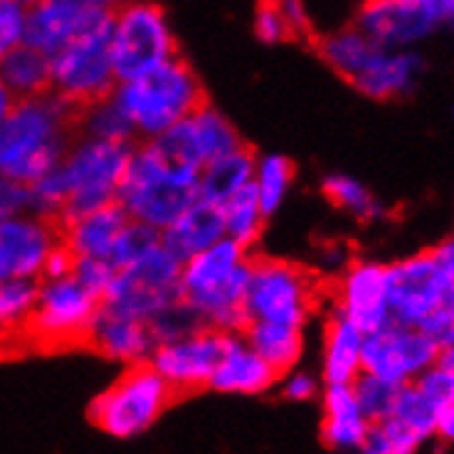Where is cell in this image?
<instances>
[{"label":"cell","mask_w":454,"mask_h":454,"mask_svg":"<svg viewBox=\"0 0 454 454\" xmlns=\"http://www.w3.org/2000/svg\"><path fill=\"white\" fill-rule=\"evenodd\" d=\"M278 383V372L267 364L254 347L239 336L229 333L223 353L212 372L209 386L221 394H239V396H256L270 391Z\"/></svg>","instance_id":"21"},{"label":"cell","mask_w":454,"mask_h":454,"mask_svg":"<svg viewBox=\"0 0 454 454\" xmlns=\"http://www.w3.org/2000/svg\"><path fill=\"white\" fill-rule=\"evenodd\" d=\"M77 136V108L56 91L14 99L0 121V176L31 184L59 166Z\"/></svg>","instance_id":"2"},{"label":"cell","mask_w":454,"mask_h":454,"mask_svg":"<svg viewBox=\"0 0 454 454\" xmlns=\"http://www.w3.org/2000/svg\"><path fill=\"white\" fill-rule=\"evenodd\" d=\"M25 9L20 0H0V61L25 39Z\"/></svg>","instance_id":"41"},{"label":"cell","mask_w":454,"mask_h":454,"mask_svg":"<svg viewBox=\"0 0 454 454\" xmlns=\"http://www.w3.org/2000/svg\"><path fill=\"white\" fill-rule=\"evenodd\" d=\"M176 391L157 375L149 361L129 364L116 383L94 396L89 421L116 441L138 438L176 403Z\"/></svg>","instance_id":"6"},{"label":"cell","mask_w":454,"mask_h":454,"mask_svg":"<svg viewBox=\"0 0 454 454\" xmlns=\"http://www.w3.org/2000/svg\"><path fill=\"white\" fill-rule=\"evenodd\" d=\"M77 132H83V136H94V138L136 144V136H132L129 121L124 119L121 108H119L111 94L83 105V108H77Z\"/></svg>","instance_id":"35"},{"label":"cell","mask_w":454,"mask_h":454,"mask_svg":"<svg viewBox=\"0 0 454 454\" xmlns=\"http://www.w3.org/2000/svg\"><path fill=\"white\" fill-rule=\"evenodd\" d=\"M254 160H256V154L246 144L226 152V154L207 160V163L199 168V196L221 207L237 191H243L251 184Z\"/></svg>","instance_id":"27"},{"label":"cell","mask_w":454,"mask_h":454,"mask_svg":"<svg viewBox=\"0 0 454 454\" xmlns=\"http://www.w3.org/2000/svg\"><path fill=\"white\" fill-rule=\"evenodd\" d=\"M319 298L323 289L306 267L273 256H251L246 292L248 319L306 328L319 309Z\"/></svg>","instance_id":"8"},{"label":"cell","mask_w":454,"mask_h":454,"mask_svg":"<svg viewBox=\"0 0 454 454\" xmlns=\"http://www.w3.org/2000/svg\"><path fill=\"white\" fill-rule=\"evenodd\" d=\"M421 4L435 14L441 25H451L454 20V0H421Z\"/></svg>","instance_id":"46"},{"label":"cell","mask_w":454,"mask_h":454,"mask_svg":"<svg viewBox=\"0 0 454 454\" xmlns=\"http://www.w3.org/2000/svg\"><path fill=\"white\" fill-rule=\"evenodd\" d=\"M278 378H281V394H284V399H289V403H309V399L319 396V380L314 375H309V372H301L292 366Z\"/></svg>","instance_id":"43"},{"label":"cell","mask_w":454,"mask_h":454,"mask_svg":"<svg viewBox=\"0 0 454 454\" xmlns=\"http://www.w3.org/2000/svg\"><path fill=\"white\" fill-rule=\"evenodd\" d=\"M111 12L91 9L80 0H39L25 14V44H31L47 56L59 52L72 39L91 31Z\"/></svg>","instance_id":"19"},{"label":"cell","mask_w":454,"mask_h":454,"mask_svg":"<svg viewBox=\"0 0 454 454\" xmlns=\"http://www.w3.org/2000/svg\"><path fill=\"white\" fill-rule=\"evenodd\" d=\"M199 196V171L168 160L152 141L132 144L116 204L129 221L163 231Z\"/></svg>","instance_id":"5"},{"label":"cell","mask_w":454,"mask_h":454,"mask_svg":"<svg viewBox=\"0 0 454 454\" xmlns=\"http://www.w3.org/2000/svg\"><path fill=\"white\" fill-rule=\"evenodd\" d=\"M226 339L229 333L218 328L199 325L188 333L157 341L149 356V364L176 391V396L193 394L209 386V378L215 372Z\"/></svg>","instance_id":"14"},{"label":"cell","mask_w":454,"mask_h":454,"mask_svg":"<svg viewBox=\"0 0 454 454\" xmlns=\"http://www.w3.org/2000/svg\"><path fill=\"white\" fill-rule=\"evenodd\" d=\"M369 419L356 403L350 383L325 386L323 391V443L333 451H361Z\"/></svg>","instance_id":"25"},{"label":"cell","mask_w":454,"mask_h":454,"mask_svg":"<svg viewBox=\"0 0 454 454\" xmlns=\"http://www.w3.org/2000/svg\"><path fill=\"white\" fill-rule=\"evenodd\" d=\"M449 405H454V403H449ZM449 405H438L435 399L427 396L416 383H405V386H399L396 405H394L391 416L403 421L424 446L427 441H435L438 419Z\"/></svg>","instance_id":"32"},{"label":"cell","mask_w":454,"mask_h":454,"mask_svg":"<svg viewBox=\"0 0 454 454\" xmlns=\"http://www.w3.org/2000/svg\"><path fill=\"white\" fill-rule=\"evenodd\" d=\"M323 196L333 207L347 212V215L358 218L361 223L380 221L386 215V207L380 204V199L372 193L364 182L347 176V174H328L323 179Z\"/></svg>","instance_id":"34"},{"label":"cell","mask_w":454,"mask_h":454,"mask_svg":"<svg viewBox=\"0 0 454 454\" xmlns=\"http://www.w3.org/2000/svg\"><path fill=\"white\" fill-rule=\"evenodd\" d=\"M31 209V191L28 184L0 176V218L20 215V212Z\"/></svg>","instance_id":"44"},{"label":"cell","mask_w":454,"mask_h":454,"mask_svg":"<svg viewBox=\"0 0 454 454\" xmlns=\"http://www.w3.org/2000/svg\"><path fill=\"white\" fill-rule=\"evenodd\" d=\"M251 273V248L223 237L182 262L179 295L201 325L239 333L248 323L246 292Z\"/></svg>","instance_id":"3"},{"label":"cell","mask_w":454,"mask_h":454,"mask_svg":"<svg viewBox=\"0 0 454 454\" xmlns=\"http://www.w3.org/2000/svg\"><path fill=\"white\" fill-rule=\"evenodd\" d=\"M111 56L119 80H132L179 56L168 14L154 0H124L111 12Z\"/></svg>","instance_id":"9"},{"label":"cell","mask_w":454,"mask_h":454,"mask_svg":"<svg viewBox=\"0 0 454 454\" xmlns=\"http://www.w3.org/2000/svg\"><path fill=\"white\" fill-rule=\"evenodd\" d=\"M276 6L286 22L289 36H306L311 31V17L306 9V0H276Z\"/></svg>","instance_id":"45"},{"label":"cell","mask_w":454,"mask_h":454,"mask_svg":"<svg viewBox=\"0 0 454 454\" xmlns=\"http://www.w3.org/2000/svg\"><path fill=\"white\" fill-rule=\"evenodd\" d=\"M12 105H14V94L6 89L4 80H0V121L6 119V114L12 111Z\"/></svg>","instance_id":"47"},{"label":"cell","mask_w":454,"mask_h":454,"mask_svg":"<svg viewBox=\"0 0 454 454\" xmlns=\"http://www.w3.org/2000/svg\"><path fill=\"white\" fill-rule=\"evenodd\" d=\"M99 311V298L86 289L72 273L36 281L34 311L25 325V336L44 350L86 344L91 319Z\"/></svg>","instance_id":"11"},{"label":"cell","mask_w":454,"mask_h":454,"mask_svg":"<svg viewBox=\"0 0 454 454\" xmlns=\"http://www.w3.org/2000/svg\"><path fill=\"white\" fill-rule=\"evenodd\" d=\"M152 144L174 163L199 171L207 160L243 146L246 141L215 105L201 102L191 116H184L166 132H160L157 138H152Z\"/></svg>","instance_id":"15"},{"label":"cell","mask_w":454,"mask_h":454,"mask_svg":"<svg viewBox=\"0 0 454 454\" xmlns=\"http://www.w3.org/2000/svg\"><path fill=\"white\" fill-rule=\"evenodd\" d=\"M0 80L14 94V99L39 97L50 91V56L31 44H17L9 56L0 61Z\"/></svg>","instance_id":"30"},{"label":"cell","mask_w":454,"mask_h":454,"mask_svg":"<svg viewBox=\"0 0 454 454\" xmlns=\"http://www.w3.org/2000/svg\"><path fill=\"white\" fill-rule=\"evenodd\" d=\"M160 246V231L146 226V223H138V221H127V226L121 229L116 246L111 251V262L116 267H127L132 262H138L141 256H146L152 248Z\"/></svg>","instance_id":"39"},{"label":"cell","mask_w":454,"mask_h":454,"mask_svg":"<svg viewBox=\"0 0 454 454\" xmlns=\"http://www.w3.org/2000/svg\"><path fill=\"white\" fill-rule=\"evenodd\" d=\"M221 215H223V231L229 239H234V243H239L243 248H254L259 243L267 215L262 212L251 184L243 191H237L231 199L221 204Z\"/></svg>","instance_id":"33"},{"label":"cell","mask_w":454,"mask_h":454,"mask_svg":"<svg viewBox=\"0 0 454 454\" xmlns=\"http://www.w3.org/2000/svg\"><path fill=\"white\" fill-rule=\"evenodd\" d=\"M350 386L356 394V403L364 411V416L369 419V424L391 416V411L396 405V394H399L396 383L372 375V372H358Z\"/></svg>","instance_id":"37"},{"label":"cell","mask_w":454,"mask_h":454,"mask_svg":"<svg viewBox=\"0 0 454 454\" xmlns=\"http://www.w3.org/2000/svg\"><path fill=\"white\" fill-rule=\"evenodd\" d=\"M36 301V281L31 278H14L0 281V336L25 333L28 317Z\"/></svg>","instance_id":"36"},{"label":"cell","mask_w":454,"mask_h":454,"mask_svg":"<svg viewBox=\"0 0 454 454\" xmlns=\"http://www.w3.org/2000/svg\"><path fill=\"white\" fill-rule=\"evenodd\" d=\"M72 276L91 289L94 295L102 301V295L108 292V286L116 278V264L111 259H97V256H74L72 262Z\"/></svg>","instance_id":"40"},{"label":"cell","mask_w":454,"mask_h":454,"mask_svg":"<svg viewBox=\"0 0 454 454\" xmlns=\"http://www.w3.org/2000/svg\"><path fill=\"white\" fill-rule=\"evenodd\" d=\"M127 212L114 201L102 204L97 209L80 212L59 223L61 229V243L72 256H97V259H111V251L121 229L127 226Z\"/></svg>","instance_id":"22"},{"label":"cell","mask_w":454,"mask_h":454,"mask_svg":"<svg viewBox=\"0 0 454 454\" xmlns=\"http://www.w3.org/2000/svg\"><path fill=\"white\" fill-rule=\"evenodd\" d=\"M333 311L344 314L364 333L386 325L391 319L386 292V264L372 259H350L331 289Z\"/></svg>","instance_id":"17"},{"label":"cell","mask_w":454,"mask_h":454,"mask_svg":"<svg viewBox=\"0 0 454 454\" xmlns=\"http://www.w3.org/2000/svg\"><path fill=\"white\" fill-rule=\"evenodd\" d=\"M179 270L182 262L160 243L146 256L127 267H116V278L102 295V306L144 319L149 325L157 314L179 303Z\"/></svg>","instance_id":"12"},{"label":"cell","mask_w":454,"mask_h":454,"mask_svg":"<svg viewBox=\"0 0 454 454\" xmlns=\"http://www.w3.org/2000/svg\"><path fill=\"white\" fill-rule=\"evenodd\" d=\"M86 344L99 356L129 366L149 361L157 341L144 319H136L99 303V311L91 319V328L86 333Z\"/></svg>","instance_id":"20"},{"label":"cell","mask_w":454,"mask_h":454,"mask_svg":"<svg viewBox=\"0 0 454 454\" xmlns=\"http://www.w3.org/2000/svg\"><path fill=\"white\" fill-rule=\"evenodd\" d=\"M419 449H421V441L394 416L372 421L364 438V446H361V451H369V454H413Z\"/></svg>","instance_id":"38"},{"label":"cell","mask_w":454,"mask_h":454,"mask_svg":"<svg viewBox=\"0 0 454 454\" xmlns=\"http://www.w3.org/2000/svg\"><path fill=\"white\" fill-rule=\"evenodd\" d=\"M129 152V141H108L77 132L59 166L28 184L31 209L61 223L80 212L114 204Z\"/></svg>","instance_id":"1"},{"label":"cell","mask_w":454,"mask_h":454,"mask_svg":"<svg viewBox=\"0 0 454 454\" xmlns=\"http://www.w3.org/2000/svg\"><path fill=\"white\" fill-rule=\"evenodd\" d=\"M254 350L270 364L278 375L298 366L303 358V328L295 325H281V323H259V319H248L246 328L239 331Z\"/></svg>","instance_id":"29"},{"label":"cell","mask_w":454,"mask_h":454,"mask_svg":"<svg viewBox=\"0 0 454 454\" xmlns=\"http://www.w3.org/2000/svg\"><path fill=\"white\" fill-rule=\"evenodd\" d=\"M364 331L350 323L344 314L331 309V317L325 323L323 336V383H353L361 372V356H364Z\"/></svg>","instance_id":"26"},{"label":"cell","mask_w":454,"mask_h":454,"mask_svg":"<svg viewBox=\"0 0 454 454\" xmlns=\"http://www.w3.org/2000/svg\"><path fill=\"white\" fill-rule=\"evenodd\" d=\"M50 91H56L74 108L108 97L119 77L111 56V14L91 31L72 39L50 56Z\"/></svg>","instance_id":"10"},{"label":"cell","mask_w":454,"mask_h":454,"mask_svg":"<svg viewBox=\"0 0 454 454\" xmlns=\"http://www.w3.org/2000/svg\"><path fill=\"white\" fill-rule=\"evenodd\" d=\"M292 182H295V166L284 154H262L254 160V176L251 188L256 193V201L267 218H273L284 207Z\"/></svg>","instance_id":"31"},{"label":"cell","mask_w":454,"mask_h":454,"mask_svg":"<svg viewBox=\"0 0 454 454\" xmlns=\"http://www.w3.org/2000/svg\"><path fill=\"white\" fill-rule=\"evenodd\" d=\"M421 59L413 50H386L380 47L372 64L353 80V89H358L369 99H399L408 97L419 77H421Z\"/></svg>","instance_id":"24"},{"label":"cell","mask_w":454,"mask_h":454,"mask_svg":"<svg viewBox=\"0 0 454 454\" xmlns=\"http://www.w3.org/2000/svg\"><path fill=\"white\" fill-rule=\"evenodd\" d=\"M223 237L226 231H223L221 207L196 196L163 231H160V243H163L179 262H184Z\"/></svg>","instance_id":"23"},{"label":"cell","mask_w":454,"mask_h":454,"mask_svg":"<svg viewBox=\"0 0 454 454\" xmlns=\"http://www.w3.org/2000/svg\"><path fill=\"white\" fill-rule=\"evenodd\" d=\"M386 292L391 319L421 325L427 317L454 306V243L443 239L435 248L386 264Z\"/></svg>","instance_id":"7"},{"label":"cell","mask_w":454,"mask_h":454,"mask_svg":"<svg viewBox=\"0 0 454 454\" xmlns=\"http://www.w3.org/2000/svg\"><path fill=\"white\" fill-rule=\"evenodd\" d=\"M136 141H152L207 102L204 86L193 67L174 56L132 80H119L111 91Z\"/></svg>","instance_id":"4"},{"label":"cell","mask_w":454,"mask_h":454,"mask_svg":"<svg viewBox=\"0 0 454 454\" xmlns=\"http://www.w3.org/2000/svg\"><path fill=\"white\" fill-rule=\"evenodd\" d=\"M254 31L264 44H278L284 39H289V28L276 6V0H262L256 17H254Z\"/></svg>","instance_id":"42"},{"label":"cell","mask_w":454,"mask_h":454,"mask_svg":"<svg viewBox=\"0 0 454 454\" xmlns=\"http://www.w3.org/2000/svg\"><path fill=\"white\" fill-rule=\"evenodd\" d=\"M20 4H22L25 9H28V6H34V4H39V0H20Z\"/></svg>","instance_id":"49"},{"label":"cell","mask_w":454,"mask_h":454,"mask_svg":"<svg viewBox=\"0 0 454 454\" xmlns=\"http://www.w3.org/2000/svg\"><path fill=\"white\" fill-rule=\"evenodd\" d=\"M443 347L421 328L388 319L386 325L364 336L361 372L386 378L396 386L413 383L427 366L438 361Z\"/></svg>","instance_id":"13"},{"label":"cell","mask_w":454,"mask_h":454,"mask_svg":"<svg viewBox=\"0 0 454 454\" xmlns=\"http://www.w3.org/2000/svg\"><path fill=\"white\" fill-rule=\"evenodd\" d=\"M80 4H86L91 9H99V12H114L116 6L124 4V0H80Z\"/></svg>","instance_id":"48"},{"label":"cell","mask_w":454,"mask_h":454,"mask_svg":"<svg viewBox=\"0 0 454 454\" xmlns=\"http://www.w3.org/2000/svg\"><path fill=\"white\" fill-rule=\"evenodd\" d=\"M353 25L386 50H413L441 28L421 0H364Z\"/></svg>","instance_id":"18"},{"label":"cell","mask_w":454,"mask_h":454,"mask_svg":"<svg viewBox=\"0 0 454 454\" xmlns=\"http://www.w3.org/2000/svg\"><path fill=\"white\" fill-rule=\"evenodd\" d=\"M378 44L372 42L358 25H347V28L331 31L317 42V52L341 80L353 83V80L372 64L378 56Z\"/></svg>","instance_id":"28"},{"label":"cell","mask_w":454,"mask_h":454,"mask_svg":"<svg viewBox=\"0 0 454 454\" xmlns=\"http://www.w3.org/2000/svg\"><path fill=\"white\" fill-rule=\"evenodd\" d=\"M61 243L59 221L28 209L0 218V281H39L44 262Z\"/></svg>","instance_id":"16"}]
</instances>
